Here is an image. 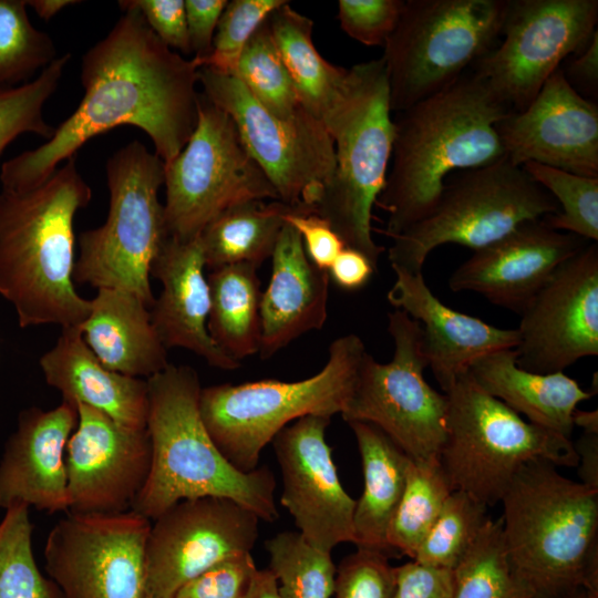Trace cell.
<instances>
[{
	"instance_id": "obj_5",
	"label": "cell",
	"mask_w": 598,
	"mask_h": 598,
	"mask_svg": "<svg viewBox=\"0 0 598 598\" xmlns=\"http://www.w3.org/2000/svg\"><path fill=\"white\" fill-rule=\"evenodd\" d=\"M499 502L508 560L535 598L598 594V489L534 460Z\"/></svg>"
},
{
	"instance_id": "obj_6",
	"label": "cell",
	"mask_w": 598,
	"mask_h": 598,
	"mask_svg": "<svg viewBox=\"0 0 598 598\" xmlns=\"http://www.w3.org/2000/svg\"><path fill=\"white\" fill-rule=\"evenodd\" d=\"M365 353L361 338L349 333L330 344L324 367L305 380L267 379L202 388L198 408L203 423L236 468L254 471L264 447L293 421L343 412Z\"/></svg>"
},
{
	"instance_id": "obj_44",
	"label": "cell",
	"mask_w": 598,
	"mask_h": 598,
	"mask_svg": "<svg viewBox=\"0 0 598 598\" xmlns=\"http://www.w3.org/2000/svg\"><path fill=\"white\" fill-rule=\"evenodd\" d=\"M383 551L357 548L337 566L334 598H393L395 567Z\"/></svg>"
},
{
	"instance_id": "obj_39",
	"label": "cell",
	"mask_w": 598,
	"mask_h": 598,
	"mask_svg": "<svg viewBox=\"0 0 598 598\" xmlns=\"http://www.w3.org/2000/svg\"><path fill=\"white\" fill-rule=\"evenodd\" d=\"M32 530L29 507L6 509L0 522V598H64L37 565Z\"/></svg>"
},
{
	"instance_id": "obj_11",
	"label": "cell",
	"mask_w": 598,
	"mask_h": 598,
	"mask_svg": "<svg viewBox=\"0 0 598 598\" xmlns=\"http://www.w3.org/2000/svg\"><path fill=\"white\" fill-rule=\"evenodd\" d=\"M355 102L332 137L336 168L312 213L327 220L344 247L378 269L384 248L372 238V209L384 187L394 141L383 59L360 63Z\"/></svg>"
},
{
	"instance_id": "obj_33",
	"label": "cell",
	"mask_w": 598,
	"mask_h": 598,
	"mask_svg": "<svg viewBox=\"0 0 598 598\" xmlns=\"http://www.w3.org/2000/svg\"><path fill=\"white\" fill-rule=\"evenodd\" d=\"M298 208L280 200H248L228 207L199 235L205 267L213 270L239 262L258 267L271 257L286 215Z\"/></svg>"
},
{
	"instance_id": "obj_51",
	"label": "cell",
	"mask_w": 598,
	"mask_h": 598,
	"mask_svg": "<svg viewBox=\"0 0 598 598\" xmlns=\"http://www.w3.org/2000/svg\"><path fill=\"white\" fill-rule=\"evenodd\" d=\"M561 68L567 83L582 97L597 102L598 96V32L587 45L568 58Z\"/></svg>"
},
{
	"instance_id": "obj_48",
	"label": "cell",
	"mask_w": 598,
	"mask_h": 598,
	"mask_svg": "<svg viewBox=\"0 0 598 598\" xmlns=\"http://www.w3.org/2000/svg\"><path fill=\"white\" fill-rule=\"evenodd\" d=\"M300 235L308 258L320 269L330 268L344 244L330 224L307 209L298 208L285 217Z\"/></svg>"
},
{
	"instance_id": "obj_40",
	"label": "cell",
	"mask_w": 598,
	"mask_h": 598,
	"mask_svg": "<svg viewBox=\"0 0 598 598\" xmlns=\"http://www.w3.org/2000/svg\"><path fill=\"white\" fill-rule=\"evenodd\" d=\"M487 508L470 494L452 491L413 560L431 567L454 569L489 517Z\"/></svg>"
},
{
	"instance_id": "obj_29",
	"label": "cell",
	"mask_w": 598,
	"mask_h": 598,
	"mask_svg": "<svg viewBox=\"0 0 598 598\" xmlns=\"http://www.w3.org/2000/svg\"><path fill=\"white\" fill-rule=\"evenodd\" d=\"M80 329L91 351L112 371L148 379L169 364L150 307L131 291L99 288Z\"/></svg>"
},
{
	"instance_id": "obj_24",
	"label": "cell",
	"mask_w": 598,
	"mask_h": 598,
	"mask_svg": "<svg viewBox=\"0 0 598 598\" xmlns=\"http://www.w3.org/2000/svg\"><path fill=\"white\" fill-rule=\"evenodd\" d=\"M395 281L386 297L422 330L429 368L446 392L477 358L518 343L516 329H502L456 311L433 295L422 272L393 269Z\"/></svg>"
},
{
	"instance_id": "obj_31",
	"label": "cell",
	"mask_w": 598,
	"mask_h": 598,
	"mask_svg": "<svg viewBox=\"0 0 598 598\" xmlns=\"http://www.w3.org/2000/svg\"><path fill=\"white\" fill-rule=\"evenodd\" d=\"M348 424L357 440L364 480L354 509V545L391 557L386 529L405 486L410 457L373 424Z\"/></svg>"
},
{
	"instance_id": "obj_30",
	"label": "cell",
	"mask_w": 598,
	"mask_h": 598,
	"mask_svg": "<svg viewBox=\"0 0 598 598\" xmlns=\"http://www.w3.org/2000/svg\"><path fill=\"white\" fill-rule=\"evenodd\" d=\"M515 360L514 349L494 351L473 361L468 373L528 422L570 439L573 413L592 393L564 372L536 373L519 368Z\"/></svg>"
},
{
	"instance_id": "obj_23",
	"label": "cell",
	"mask_w": 598,
	"mask_h": 598,
	"mask_svg": "<svg viewBox=\"0 0 598 598\" xmlns=\"http://www.w3.org/2000/svg\"><path fill=\"white\" fill-rule=\"evenodd\" d=\"M78 423L76 405L22 411L0 460V507L23 505L68 512L65 450Z\"/></svg>"
},
{
	"instance_id": "obj_8",
	"label": "cell",
	"mask_w": 598,
	"mask_h": 598,
	"mask_svg": "<svg viewBox=\"0 0 598 598\" xmlns=\"http://www.w3.org/2000/svg\"><path fill=\"white\" fill-rule=\"evenodd\" d=\"M110 204L100 227L81 233L73 280L131 291L152 308L151 267L168 237L164 205V162L133 141L106 162Z\"/></svg>"
},
{
	"instance_id": "obj_38",
	"label": "cell",
	"mask_w": 598,
	"mask_h": 598,
	"mask_svg": "<svg viewBox=\"0 0 598 598\" xmlns=\"http://www.w3.org/2000/svg\"><path fill=\"white\" fill-rule=\"evenodd\" d=\"M27 0H0V90L25 84L56 58L52 38L30 21Z\"/></svg>"
},
{
	"instance_id": "obj_22",
	"label": "cell",
	"mask_w": 598,
	"mask_h": 598,
	"mask_svg": "<svg viewBox=\"0 0 598 598\" xmlns=\"http://www.w3.org/2000/svg\"><path fill=\"white\" fill-rule=\"evenodd\" d=\"M589 243L550 228L543 218L526 221L474 250L451 275L448 286L520 315L556 268Z\"/></svg>"
},
{
	"instance_id": "obj_27",
	"label": "cell",
	"mask_w": 598,
	"mask_h": 598,
	"mask_svg": "<svg viewBox=\"0 0 598 598\" xmlns=\"http://www.w3.org/2000/svg\"><path fill=\"white\" fill-rule=\"evenodd\" d=\"M39 363L47 383L61 392L63 401L96 409L127 427L146 429V379L104 367L85 343L80 326L62 328Z\"/></svg>"
},
{
	"instance_id": "obj_2",
	"label": "cell",
	"mask_w": 598,
	"mask_h": 598,
	"mask_svg": "<svg viewBox=\"0 0 598 598\" xmlns=\"http://www.w3.org/2000/svg\"><path fill=\"white\" fill-rule=\"evenodd\" d=\"M511 109L474 72L399 112L392 166L377 200L390 238L425 217L448 174L507 158L495 130Z\"/></svg>"
},
{
	"instance_id": "obj_26",
	"label": "cell",
	"mask_w": 598,
	"mask_h": 598,
	"mask_svg": "<svg viewBox=\"0 0 598 598\" xmlns=\"http://www.w3.org/2000/svg\"><path fill=\"white\" fill-rule=\"evenodd\" d=\"M271 275L260 303V358L272 357L327 320L329 274L307 256L298 231L285 221L271 255Z\"/></svg>"
},
{
	"instance_id": "obj_14",
	"label": "cell",
	"mask_w": 598,
	"mask_h": 598,
	"mask_svg": "<svg viewBox=\"0 0 598 598\" xmlns=\"http://www.w3.org/2000/svg\"><path fill=\"white\" fill-rule=\"evenodd\" d=\"M203 94L234 121L240 140L278 199L311 214L336 168L334 143L309 112L285 121L269 113L234 75L198 69Z\"/></svg>"
},
{
	"instance_id": "obj_1",
	"label": "cell",
	"mask_w": 598,
	"mask_h": 598,
	"mask_svg": "<svg viewBox=\"0 0 598 598\" xmlns=\"http://www.w3.org/2000/svg\"><path fill=\"white\" fill-rule=\"evenodd\" d=\"M123 14L82 58L83 97L51 138L6 161L2 189L21 192L45 182L93 137L121 125L142 130L164 163L176 157L197 122L198 68L164 44L140 11Z\"/></svg>"
},
{
	"instance_id": "obj_43",
	"label": "cell",
	"mask_w": 598,
	"mask_h": 598,
	"mask_svg": "<svg viewBox=\"0 0 598 598\" xmlns=\"http://www.w3.org/2000/svg\"><path fill=\"white\" fill-rule=\"evenodd\" d=\"M286 0H233L219 19L209 55L197 68L234 74L241 52L256 30Z\"/></svg>"
},
{
	"instance_id": "obj_7",
	"label": "cell",
	"mask_w": 598,
	"mask_h": 598,
	"mask_svg": "<svg viewBox=\"0 0 598 598\" xmlns=\"http://www.w3.org/2000/svg\"><path fill=\"white\" fill-rule=\"evenodd\" d=\"M444 394L446 436L439 461L453 491H463L489 507L530 461L577 467L570 439L524 420L484 391L468 371Z\"/></svg>"
},
{
	"instance_id": "obj_25",
	"label": "cell",
	"mask_w": 598,
	"mask_h": 598,
	"mask_svg": "<svg viewBox=\"0 0 598 598\" xmlns=\"http://www.w3.org/2000/svg\"><path fill=\"white\" fill-rule=\"evenodd\" d=\"M205 268L199 236L166 238L151 267V275L162 283L150 309L152 323L166 349L184 348L214 368L236 370L240 363L214 342L207 329L210 293Z\"/></svg>"
},
{
	"instance_id": "obj_52",
	"label": "cell",
	"mask_w": 598,
	"mask_h": 598,
	"mask_svg": "<svg viewBox=\"0 0 598 598\" xmlns=\"http://www.w3.org/2000/svg\"><path fill=\"white\" fill-rule=\"evenodd\" d=\"M377 268L358 250L344 247L330 268L329 277L343 290L354 291L363 288Z\"/></svg>"
},
{
	"instance_id": "obj_58",
	"label": "cell",
	"mask_w": 598,
	"mask_h": 598,
	"mask_svg": "<svg viewBox=\"0 0 598 598\" xmlns=\"http://www.w3.org/2000/svg\"><path fill=\"white\" fill-rule=\"evenodd\" d=\"M173 598V597H172Z\"/></svg>"
},
{
	"instance_id": "obj_4",
	"label": "cell",
	"mask_w": 598,
	"mask_h": 598,
	"mask_svg": "<svg viewBox=\"0 0 598 598\" xmlns=\"http://www.w3.org/2000/svg\"><path fill=\"white\" fill-rule=\"evenodd\" d=\"M146 381L152 463L131 511L153 520L181 501L214 496L275 522L279 514L274 473L268 466L241 472L219 451L200 417L196 371L168 364Z\"/></svg>"
},
{
	"instance_id": "obj_49",
	"label": "cell",
	"mask_w": 598,
	"mask_h": 598,
	"mask_svg": "<svg viewBox=\"0 0 598 598\" xmlns=\"http://www.w3.org/2000/svg\"><path fill=\"white\" fill-rule=\"evenodd\" d=\"M453 569L437 568L414 560L395 567L393 598H453Z\"/></svg>"
},
{
	"instance_id": "obj_34",
	"label": "cell",
	"mask_w": 598,
	"mask_h": 598,
	"mask_svg": "<svg viewBox=\"0 0 598 598\" xmlns=\"http://www.w3.org/2000/svg\"><path fill=\"white\" fill-rule=\"evenodd\" d=\"M452 491L437 458H410L405 486L386 529L393 555L413 560Z\"/></svg>"
},
{
	"instance_id": "obj_56",
	"label": "cell",
	"mask_w": 598,
	"mask_h": 598,
	"mask_svg": "<svg viewBox=\"0 0 598 598\" xmlns=\"http://www.w3.org/2000/svg\"><path fill=\"white\" fill-rule=\"evenodd\" d=\"M574 426H579L585 433H598V412L576 409L573 413Z\"/></svg>"
},
{
	"instance_id": "obj_32",
	"label": "cell",
	"mask_w": 598,
	"mask_h": 598,
	"mask_svg": "<svg viewBox=\"0 0 598 598\" xmlns=\"http://www.w3.org/2000/svg\"><path fill=\"white\" fill-rule=\"evenodd\" d=\"M257 266L239 262L210 270L207 329L214 342L240 361L259 352L261 290Z\"/></svg>"
},
{
	"instance_id": "obj_10",
	"label": "cell",
	"mask_w": 598,
	"mask_h": 598,
	"mask_svg": "<svg viewBox=\"0 0 598 598\" xmlns=\"http://www.w3.org/2000/svg\"><path fill=\"white\" fill-rule=\"evenodd\" d=\"M558 213L554 197L507 158L463 171L444 188L431 212L392 237V269L422 272L429 254L446 244L474 250L519 225Z\"/></svg>"
},
{
	"instance_id": "obj_18",
	"label": "cell",
	"mask_w": 598,
	"mask_h": 598,
	"mask_svg": "<svg viewBox=\"0 0 598 598\" xmlns=\"http://www.w3.org/2000/svg\"><path fill=\"white\" fill-rule=\"evenodd\" d=\"M516 364L536 373L563 372L598 354V244L561 262L522 311Z\"/></svg>"
},
{
	"instance_id": "obj_9",
	"label": "cell",
	"mask_w": 598,
	"mask_h": 598,
	"mask_svg": "<svg viewBox=\"0 0 598 598\" xmlns=\"http://www.w3.org/2000/svg\"><path fill=\"white\" fill-rule=\"evenodd\" d=\"M507 0H408L382 55L391 112L445 89L501 35Z\"/></svg>"
},
{
	"instance_id": "obj_17",
	"label": "cell",
	"mask_w": 598,
	"mask_h": 598,
	"mask_svg": "<svg viewBox=\"0 0 598 598\" xmlns=\"http://www.w3.org/2000/svg\"><path fill=\"white\" fill-rule=\"evenodd\" d=\"M259 518L225 497L184 499L153 519L145 559L150 598H172L189 579L229 557L250 553Z\"/></svg>"
},
{
	"instance_id": "obj_28",
	"label": "cell",
	"mask_w": 598,
	"mask_h": 598,
	"mask_svg": "<svg viewBox=\"0 0 598 598\" xmlns=\"http://www.w3.org/2000/svg\"><path fill=\"white\" fill-rule=\"evenodd\" d=\"M268 23L303 106L333 137L357 97L359 64L344 69L328 62L313 44V21L288 1L268 17Z\"/></svg>"
},
{
	"instance_id": "obj_42",
	"label": "cell",
	"mask_w": 598,
	"mask_h": 598,
	"mask_svg": "<svg viewBox=\"0 0 598 598\" xmlns=\"http://www.w3.org/2000/svg\"><path fill=\"white\" fill-rule=\"evenodd\" d=\"M70 53L58 56L32 81L0 90V155L22 134L51 138L55 127L45 121L43 109L56 91Z\"/></svg>"
},
{
	"instance_id": "obj_46",
	"label": "cell",
	"mask_w": 598,
	"mask_h": 598,
	"mask_svg": "<svg viewBox=\"0 0 598 598\" xmlns=\"http://www.w3.org/2000/svg\"><path fill=\"white\" fill-rule=\"evenodd\" d=\"M256 570L250 553L236 555L186 581L173 598H241Z\"/></svg>"
},
{
	"instance_id": "obj_21",
	"label": "cell",
	"mask_w": 598,
	"mask_h": 598,
	"mask_svg": "<svg viewBox=\"0 0 598 598\" xmlns=\"http://www.w3.org/2000/svg\"><path fill=\"white\" fill-rule=\"evenodd\" d=\"M495 130L507 159L537 163L598 177V105L579 95L555 71L522 111H512Z\"/></svg>"
},
{
	"instance_id": "obj_15",
	"label": "cell",
	"mask_w": 598,
	"mask_h": 598,
	"mask_svg": "<svg viewBox=\"0 0 598 598\" xmlns=\"http://www.w3.org/2000/svg\"><path fill=\"white\" fill-rule=\"evenodd\" d=\"M597 0H507L499 45L473 64L495 96L522 111L550 75L590 41Z\"/></svg>"
},
{
	"instance_id": "obj_35",
	"label": "cell",
	"mask_w": 598,
	"mask_h": 598,
	"mask_svg": "<svg viewBox=\"0 0 598 598\" xmlns=\"http://www.w3.org/2000/svg\"><path fill=\"white\" fill-rule=\"evenodd\" d=\"M453 575V598H535L508 560L501 517L487 518Z\"/></svg>"
},
{
	"instance_id": "obj_47",
	"label": "cell",
	"mask_w": 598,
	"mask_h": 598,
	"mask_svg": "<svg viewBox=\"0 0 598 598\" xmlns=\"http://www.w3.org/2000/svg\"><path fill=\"white\" fill-rule=\"evenodd\" d=\"M120 8H134L156 37L175 52L190 54L185 0H121Z\"/></svg>"
},
{
	"instance_id": "obj_57",
	"label": "cell",
	"mask_w": 598,
	"mask_h": 598,
	"mask_svg": "<svg viewBox=\"0 0 598 598\" xmlns=\"http://www.w3.org/2000/svg\"><path fill=\"white\" fill-rule=\"evenodd\" d=\"M567 598H598V594L589 592V591H580L576 595H573Z\"/></svg>"
},
{
	"instance_id": "obj_53",
	"label": "cell",
	"mask_w": 598,
	"mask_h": 598,
	"mask_svg": "<svg viewBox=\"0 0 598 598\" xmlns=\"http://www.w3.org/2000/svg\"><path fill=\"white\" fill-rule=\"evenodd\" d=\"M578 455V474L580 482L598 489V433H582L573 443Z\"/></svg>"
},
{
	"instance_id": "obj_3",
	"label": "cell",
	"mask_w": 598,
	"mask_h": 598,
	"mask_svg": "<svg viewBox=\"0 0 598 598\" xmlns=\"http://www.w3.org/2000/svg\"><path fill=\"white\" fill-rule=\"evenodd\" d=\"M92 190L75 157L31 189L0 192V295L19 326H81L91 300L73 283L74 218Z\"/></svg>"
},
{
	"instance_id": "obj_16",
	"label": "cell",
	"mask_w": 598,
	"mask_h": 598,
	"mask_svg": "<svg viewBox=\"0 0 598 598\" xmlns=\"http://www.w3.org/2000/svg\"><path fill=\"white\" fill-rule=\"evenodd\" d=\"M151 524L134 511L68 512L47 537L45 570L64 598H150L145 547Z\"/></svg>"
},
{
	"instance_id": "obj_37",
	"label": "cell",
	"mask_w": 598,
	"mask_h": 598,
	"mask_svg": "<svg viewBox=\"0 0 598 598\" xmlns=\"http://www.w3.org/2000/svg\"><path fill=\"white\" fill-rule=\"evenodd\" d=\"M265 545L280 598H331L337 574L331 551L313 547L299 532L290 530Z\"/></svg>"
},
{
	"instance_id": "obj_13",
	"label": "cell",
	"mask_w": 598,
	"mask_h": 598,
	"mask_svg": "<svg viewBox=\"0 0 598 598\" xmlns=\"http://www.w3.org/2000/svg\"><path fill=\"white\" fill-rule=\"evenodd\" d=\"M393 358L380 363L364 354L349 401L340 414L347 422L380 429L410 458L440 456L446 436V395L424 378L429 367L420 324L400 309L388 315Z\"/></svg>"
},
{
	"instance_id": "obj_45",
	"label": "cell",
	"mask_w": 598,
	"mask_h": 598,
	"mask_svg": "<svg viewBox=\"0 0 598 598\" xmlns=\"http://www.w3.org/2000/svg\"><path fill=\"white\" fill-rule=\"evenodd\" d=\"M403 0H340L338 19L341 29L365 45H383L396 28Z\"/></svg>"
},
{
	"instance_id": "obj_54",
	"label": "cell",
	"mask_w": 598,
	"mask_h": 598,
	"mask_svg": "<svg viewBox=\"0 0 598 598\" xmlns=\"http://www.w3.org/2000/svg\"><path fill=\"white\" fill-rule=\"evenodd\" d=\"M241 598H280L275 575L269 569H257Z\"/></svg>"
},
{
	"instance_id": "obj_36",
	"label": "cell",
	"mask_w": 598,
	"mask_h": 598,
	"mask_svg": "<svg viewBox=\"0 0 598 598\" xmlns=\"http://www.w3.org/2000/svg\"><path fill=\"white\" fill-rule=\"evenodd\" d=\"M234 75L276 117L290 121L308 112L277 50L268 19L244 48Z\"/></svg>"
},
{
	"instance_id": "obj_20",
	"label": "cell",
	"mask_w": 598,
	"mask_h": 598,
	"mask_svg": "<svg viewBox=\"0 0 598 598\" xmlns=\"http://www.w3.org/2000/svg\"><path fill=\"white\" fill-rule=\"evenodd\" d=\"M331 417L302 416L271 441L282 476L281 505L298 532L326 551L342 543L354 544L357 501L340 483L326 431Z\"/></svg>"
},
{
	"instance_id": "obj_50",
	"label": "cell",
	"mask_w": 598,
	"mask_h": 598,
	"mask_svg": "<svg viewBox=\"0 0 598 598\" xmlns=\"http://www.w3.org/2000/svg\"><path fill=\"white\" fill-rule=\"evenodd\" d=\"M227 0H185L189 47L197 63L212 51L214 35Z\"/></svg>"
},
{
	"instance_id": "obj_19",
	"label": "cell",
	"mask_w": 598,
	"mask_h": 598,
	"mask_svg": "<svg viewBox=\"0 0 598 598\" xmlns=\"http://www.w3.org/2000/svg\"><path fill=\"white\" fill-rule=\"evenodd\" d=\"M76 409L78 423L65 450L68 512L131 511L151 471L147 429L127 427L84 404H76Z\"/></svg>"
},
{
	"instance_id": "obj_41",
	"label": "cell",
	"mask_w": 598,
	"mask_h": 598,
	"mask_svg": "<svg viewBox=\"0 0 598 598\" xmlns=\"http://www.w3.org/2000/svg\"><path fill=\"white\" fill-rule=\"evenodd\" d=\"M558 204V213L544 217L553 229L598 240V177L581 176L537 163L522 166Z\"/></svg>"
},
{
	"instance_id": "obj_12",
	"label": "cell",
	"mask_w": 598,
	"mask_h": 598,
	"mask_svg": "<svg viewBox=\"0 0 598 598\" xmlns=\"http://www.w3.org/2000/svg\"><path fill=\"white\" fill-rule=\"evenodd\" d=\"M167 234L190 240L228 207L248 200H279L244 146L231 117L198 95L197 122L179 154L164 163Z\"/></svg>"
},
{
	"instance_id": "obj_55",
	"label": "cell",
	"mask_w": 598,
	"mask_h": 598,
	"mask_svg": "<svg viewBox=\"0 0 598 598\" xmlns=\"http://www.w3.org/2000/svg\"><path fill=\"white\" fill-rule=\"evenodd\" d=\"M81 3L74 0H27V6L32 8L37 16L45 21L52 19L61 10L69 6Z\"/></svg>"
}]
</instances>
